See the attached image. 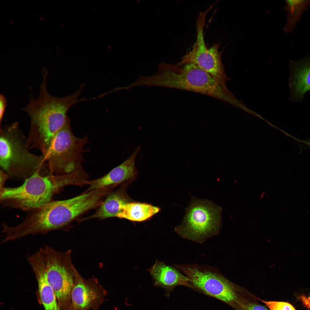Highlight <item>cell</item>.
Instances as JSON below:
<instances>
[{"mask_svg":"<svg viewBox=\"0 0 310 310\" xmlns=\"http://www.w3.org/2000/svg\"><path fill=\"white\" fill-rule=\"evenodd\" d=\"M43 81L40 87V94L36 99L31 98L28 105L22 108L30 119L28 143L30 149H36L44 156L49 149L54 135L69 120L68 110L76 102L85 99H78L82 87L73 94L63 97H54L48 92L46 85L48 72L42 71Z\"/></svg>","mask_w":310,"mask_h":310,"instance_id":"obj_1","label":"cell"},{"mask_svg":"<svg viewBox=\"0 0 310 310\" xmlns=\"http://www.w3.org/2000/svg\"><path fill=\"white\" fill-rule=\"evenodd\" d=\"M83 172L78 170L68 174L42 175L36 173L25 180L21 185L0 189L3 207L27 212L39 208L52 201L54 195L70 185H85Z\"/></svg>","mask_w":310,"mask_h":310,"instance_id":"obj_2","label":"cell"},{"mask_svg":"<svg viewBox=\"0 0 310 310\" xmlns=\"http://www.w3.org/2000/svg\"><path fill=\"white\" fill-rule=\"evenodd\" d=\"M17 122L0 126V167L9 177L26 179L36 173L49 174L44 156L32 153Z\"/></svg>","mask_w":310,"mask_h":310,"instance_id":"obj_3","label":"cell"},{"mask_svg":"<svg viewBox=\"0 0 310 310\" xmlns=\"http://www.w3.org/2000/svg\"><path fill=\"white\" fill-rule=\"evenodd\" d=\"M149 82L150 86L190 91L223 100L229 99L225 89L210 74L192 63H160L157 72L150 76Z\"/></svg>","mask_w":310,"mask_h":310,"instance_id":"obj_4","label":"cell"},{"mask_svg":"<svg viewBox=\"0 0 310 310\" xmlns=\"http://www.w3.org/2000/svg\"><path fill=\"white\" fill-rule=\"evenodd\" d=\"M222 210L212 201L192 196L182 221L175 231L182 238L202 244L219 234Z\"/></svg>","mask_w":310,"mask_h":310,"instance_id":"obj_5","label":"cell"},{"mask_svg":"<svg viewBox=\"0 0 310 310\" xmlns=\"http://www.w3.org/2000/svg\"><path fill=\"white\" fill-rule=\"evenodd\" d=\"M69 120L54 135L46 154L44 156L50 174L59 175L73 172L81 166L86 137L74 135Z\"/></svg>","mask_w":310,"mask_h":310,"instance_id":"obj_6","label":"cell"},{"mask_svg":"<svg viewBox=\"0 0 310 310\" xmlns=\"http://www.w3.org/2000/svg\"><path fill=\"white\" fill-rule=\"evenodd\" d=\"M174 266L189 278L195 290L229 305L236 301L234 285L217 268L195 263Z\"/></svg>","mask_w":310,"mask_h":310,"instance_id":"obj_7","label":"cell"},{"mask_svg":"<svg viewBox=\"0 0 310 310\" xmlns=\"http://www.w3.org/2000/svg\"><path fill=\"white\" fill-rule=\"evenodd\" d=\"M43 249L48 281L59 303L67 304L71 300L76 270L72 262L71 251L60 252L47 245Z\"/></svg>","mask_w":310,"mask_h":310,"instance_id":"obj_8","label":"cell"},{"mask_svg":"<svg viewBox=\"0 0 310 310\" xmlns=\"http://www.w3.org/2000/svg\"><path fill=\"white\" fill-rule=\"evenodd\" d=\"M211 9L210 7L199 14L196 22V41L191 50L184 56L179 63H192L197 65L211 75L225 89V76L221 59L222 53L219 51L220 44H214L208 48L204 39V32L206 18Z\"/></svg>","mask_w":310,"mask_h":310,"instance_id":"obj_9","label":"cell"},{"mask_svg":"<svg viewBox=\"0 0 310 310\" xmlns=\"http://www.w3.org/2000/svg\"><path fill=\"white\" fill-rule=\"evenodd\" d=\"M105 292L96 279H85L76 269L71 293V305L74 310L95 308L101 303Z\"/></svg>","mask_w":310,"mask_h":310,"instance_id":"obj_10","label":"cell"},{"mask_svg":"<svg viewBox=\"0 0 310 310\" xmlns=\"http://www.w3.org/2000/svg\"><path fill=\"white\" fill-rule=\"evenodd\" d=\"M27 259L37 279L41 302L45 310H60L55 293L47 279L44 254L39 250Z\"/></svg>","mask_w":310,"mask_h":310,"instance_id":"obj_11","label":"cell"},{"mask_svg":"<svg viewBox=\"0 0 310 310\" xmlns=\"http://www.w3.org/2000/svg\"><path fill=\"white\" fill-rule=\"evenodd\" d=\"M140 148V147L136 148L127 159L105 175L96 179L88 180V185L89 187L83 192L107 187H115L118 184L133 180L137 175L135 160Z\"/></svg>","mask_w":310,"mask_h":310,"instance_id":"obj_12","label":"cell"},{"mask_svg":"<svg viewBox=\"0 0 310 310\" xmlns=\"http://www.w3.org/2000/svg\"><path fill=\"white\" fill-rule=\"evenodd\" d=\"M149 271L154 281V286L164 289L166 296L168 297L174 288L177 286H184L194 290L189 278L174 267L157 260Z\"/></svg>","mask_w":310,"mask_h":310,"instance_id":"obj_13","label":"cell"},{"mask_svg":"<svg viewBox=\"0 0 310 310\" xmlns=\"http://www.w3.org/2000/svg\"><path fill=\"white\" fill-rule=\"evenodd\" d=\"M290 66L292 99L300 101L305 93L310 91V53L300 59L291 61Z\"/></svg>","mask_w":310,"mask_h":310,"instance_id":"obj_14","label":"cell"},{"mask_svg":"<svg viewBox=\"0 0 310 310\" xmlns=\"http://www.w3.org/2000/svg\"><path fill=\"white\" fill-rule=\"evenodd\" d=\"M131 202L124 187H121L115 191L110 192L94 214L78 220L80 222L93 218L104 219L117 217L124 205Z\"/></svg>","mask_w":310,"mask_h":310,"instance_id":"obj_15","label":"cell"},{"mask_svg":"<svg viewBox=\"0 0 310 310\" xmlns=\"http://www.w3.org/2000/svg\"><path fill=\"white\" fill-rule=\"evenodd\" d=\"M160 209L145 203L130 202L125 204L117 217L131 221H145L158 213Z\"/></svg>","mask_w":310,"mask_h":310,"instance_id":"obj_16","label":"cell"},{"mask_svg":"<svg viewBox=\"0 0 310 310\" xmlns=\"http://www.w3.org/2000/svg\"><path fill=\"white\" fill-rule=\"evenodd\" d=\"M284 9L287 12V21L283 28L285 32H291L301 19L303 12L310 6V0H286Z\"/></svg>","mask_w":310,"mask_h":310,"instance_id":"obj_17","label":"cell"},{"mask_svg":"<svg viewBox=\"0 0 310 310\" xmlns=\"http://www.w3.org/2000/svg\"><path fill=\"white\" fill-rule=\"evenodd\" d=\"M270 310H296L290 303L286 302L261 300Z\"/></svg>","mask_w":310,"mask_h":310,"instance_id":"obj_18","label":"cell"},{"mask_svg":"<svg viewBox=\"0 0 310 310\" xmlns=\"http://www.w3.org/2000/svg\"><path fill=\"white\" fill-rule=\"evenodd\" d=\"M7 105V100L2 94L0 95V125H1L3 116Z\"/></svg>","mask_w":310,"mask_h":310,"instance_id":"obj_19","label":"cell"},{"mask_svg":"<svg viewBox=\"0 0 310 310\" xmlns=\"http://www.w3.org/2000/svg\"><path fill=\"white\" fill-rule=\"evenodd\" d=\"M244 308L245 310H268L263 306L254 303L248 304Z\"/></svg>","mask_w":310,"mask_h":310,"instance_id":"obj_20","label":"cell"},{"mask_svg":"<svg viewBox=\"0 0 310 310\" xmlns=\"http://www.w3.org/2000/svg\"><path fill=\"white\" fill-rule=\"evenodd\" d=\"M9 177V175L3 170H0V189L4 187V185L6 181Z\"/></svg>","mask_w":310,"mask_h":310,"instance_id":"obj_21","label":"cell"},{"mask_svg":"<svg viewBox=\"0 0 310 310\" xmlns=\"http://www.w3.org/2000/svg\"><path fill=\"white\" fill-rule=\"evenodd\" d=\"M298 298L306 307L310 309V297L301 294L298 296Z\"/></svg>","mask_w":310,"mask_h":310,"instance_id":"obj_22","label":"cell"},{"mask_svg":"<svg viewBox=\"0 0 310 310\" xmlns=\"http://www.w3.org/2000/svg\"><path fill=\"white\" fill-rule=\"evenodd\" d=\"M298 140V144H299V140ZM300 151H300V152H302V151H301V150H300Z\"/></svg>","mask_w":310,"mask_h":310,"instance_id":"obj_23","label":"cell"}]
</instances>
